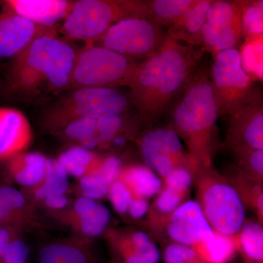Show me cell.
Listing matches in <instances>:
<instances>
[{"instance_id": "1", "label": "cell", "mask_w": 263, "mask_h": 263, "mask_svg": "<svg viewBox=\"0 0 263 263\" xmlns=\"http://www.w3.org/2000/svg\"><path fill=\"white\" fill-rule=\"evenodd\" d=\"M205 49L178 42L167 35L162 47L138 62L128 87L129 101L140 120L150 127L168 114L200 65Z\"/></svg>"}, {"instance_id": "2", "label": "cell", "mask_w": 263, "mask_h": 263, "mask_svg": "<svg viewBox=\"0 0 263 263\" xmlns=\"http://www.w3.org/2000/svg\"><path fill=\"white\" fill-rule=\"evenodd\" d=\"M78 51L57 33L33 40L13 57L7 88L11 94L32 99L49 91H66Z\"/></svg>"}, {"instance_id": "3", "label": "cell", "mask_w": 263, "mask_h": 263, "mask_svg": "<svg viewBox=\"0 0 263 263\" xmlns=\"http://www.w3.org/2000/svg\"><path fill=\"white\" fill-rule=\"evenodd\" d=\"M171 129L182 138L188 148L193 171L209 168L219 108L211 82L210 70L199 66L183 95L173 105Z\"/></svg>"}, {"instance_id": "4", "label": "cell", "mask_w": 263, "mask_h": 263, "mask_svg": "<svg viewBox=\"0 0 263 263\" xmlns=\"http://www.w3.org/2000/svg\"><path fill=\"white\" fill-rule=\"evenodd\" d=\"M148 0H78L60 32L65 37L89 44L121 21L148 19Z\"/></svg>"}, {"instance_id": "5", "label": "cell", "mask_w": 263, "mask_h": 263, "mask_svg": "<svg viewBox=\"0 0 263 263\" xmlns=\"http://www.w3.org/2000/svg\"><path fill=\"white\" fill-rule=\"evenodd\" d=\"M129 98L116 89L82 88L66 91L43 114V126L51 131L62 130L70 123L85 118L123 116L129 106Z\"/></svg>"}, {"instance_id": "6", "label": "cell", "mask_w": 263, "mask_h": 263, "mask_svg": "<svg viewBox=\"0 0 263 263\" xmlns=\"http://www.w3.org/2000/svg\"><path fill=\"white\" fill-rule=\"evenodd\" d=\"M138 62L100 46L87 44L78 51L68 90L127 86Z\"/></svg>"}, {"instance_id": "7", "label": "cell", "mask_w": 263, "mask_h": 263, "mask_svg": "<svg viewBox=\"0 0 263 263\" xmlns=\"http://www.w3.org/2000/svg\"><path fill=\"white\" fill-rule=\"evenodd\" d=\"M210 76L219 116L230 117L260 92L254 87L253 79L243 68L238 48L216 53Z\"/></svg>"}, {"instance_id": "8", "label": "cell", "mask_w": 263, "mask_h": 263, "mask_svg": "<svg viewBox=\"0 0 263 263\" xmlns=\"http://www.w3.org/2000/svg\"><path fill=\"white\" fill-rule=\"evenodd\" d=\"M167 32L146 18H129L114 24L103 35L89 43L110 50L136 62L149 58L158 51Z\"/></svg>"}, {"instance_id": "9", "label": "cell", "mask_w": 263, "mask_h": 263, "mask_svg": "<svg viewBox=\"0 0 263 263\" xmlns=\"http://www.w3.org/2000/svg\"><path fill=\"white\" fill-rule=\"evenodd\" d=\"M200 193L198 202L213 230L228 236L239 233L246 211L238 192L226 181L214 179L204 183Z\"/></svg>"}, {"instance_id": "10", "label": "cell", "mask_w": 263, "mask_h": 263, "mask_svg": "<svg viewBox=\"0 0 263 263\" xmlns=\"http://www.w3.org/2000/svg\"><path fill=\"white\" fill-rule=\"evenodd\" d=\"M202 47L213 57L219 52L238 48L243 38L241 1L214 0L202 29Z\"/></svg>"}, {"instance_id": "11", "label": "cell", "mask_w": 263, "mask_h": 263, "mask_svg": "<svg viewBox=\"0 0 263 263\" xmlns=\"http://www.w3.org/2000/svg\"><path fill=\"white\" fill-rule=\"evenodd\" d=\"M145 163L157 174L167 175L176 167L193 171L190 156L186 155L181 139L171 128L147 132L139 141Z\"/></svg>"}, {"instance_id": "12", "label": "cell", "mask_w": 263, "mask_h": 263, "mask_svg": "<svg viewBox=\"0 0 263 263\" xmlns=\"http://www.w3.org/2000/svg\"><path fill=\"white\" fill-rule=\"evenodd\" d=\"M228 140L235 151L263 150V104L260 92L230 116Z\"/></svg>"}, {"instance_id": "13", "label": "cell", "mask_w": 263, "mask_h": 263, "mask_svg": "<svg viewBox=\"0 0 263 263\" xmlns=\"http://www.w3.org/2000/svg\"><path fill=\"white\" fill-rule=\"evenodd\" d=\"M167 230L171 240L192 247L214 232L196 200L183 202L169 216Z\"/></svg>"}, {"instance_id": "14", "label": "cell", "mask_w": 263, "mask_h": 263, "mask_svg": "<svg viewBox=\"0 0 263 263\" xmlns=\"http://www.w3.org/2000/svg\"><path fill=\"white\" fill-rule=\"evenodd\" d=\"M57 32L55 28L36 25L3 10L0 12V59H13L33 40Z\"/></svg>"}, {"instance_id": "15", "label": "cell", "mask_w": 263, "mask_h": 263, "mask_svg": "<svg viewBox=\"0 0 263 263\" xmlns=\"http://www.w3.org/2000/svg\"><path fill=\"white\" fill-rule=\"evenodd\" d=\"M3 10L18 15L36 25L55 28L70 13L75 1L70 0H5Z\"/></svg>"}, {"instance_id": "16", "label": "cell", "mask_w": 263, "mask_h": 263, "mask_svg": "<svg viewBox=\"0 0 263 263\" xmlns=\"http://www.w3.org/2000/svg\"><path fill=\"white\" fill-rule=\"evenodd\" d=\"M32 127L21 110L0 108V160L22 153L32 140Z\"/></svg>"}, {"instance_id": "17", "label": "cell", "mask_w": 263, "mask_h": 263, "mask_svg": "<svg viewBox=\"0 0 263 263\" xmlns=\"http://www.w3.org/2000/svg\"><path fill=\"white\" fill-rule=\"evenodd\" d=\"M124 168L122 160L116 156L104 159L98 167L81 178L83 196L96 200L106 197L110 186L120 179Z\"/></svg>"}, {"instance_id": "18", "label": "cell", "mask_w": 263, "mask_h": 263, "mask_svg": "<svg viewBox=\"0 0 263 263\" xmlns=\"http://www.w3.org/2000/svg\"><path fill=\"white\" fill-rule=\"evenodd\" d=\"M213 2L214 0H198L176 24L167 29V35L183 44L201 47L202 29Z\"/></svg>"}, {"instance_id": "19", "label": "cell", "mask_w": 263, "mask_h": 263, "mask_svg": "<svg viewBox=\"0 0 263 263\" xmlns=\"http://www.w3.org/2000/svg\"><path fill=\"white\" fill-rule=\"evenodd\" d=\"M47 160L39 152L20 153L8 159V167L18 184L38 186L44 181Z\"/></svg>"}, {"instance_id": "20", "label": "cell", "mask_w": 263, "mask_h": 263, "mask_svg": "<svg viewBox=\"0 0 263 263\" xmlns=\"http://www.w3.org/2000/svg\"><path fill=\"white\" fill-rule=\"evenodd\" d=\"M120 179L126 183L133 197L149 199L160 193L163 181L148 166L133 165L124 167Z\"/></svg>"}, {"instance_id": "21", "label": "cell", "mask_w": 263, "mask_h": 263, "mask_svg": "<svg viewBox=\"0 0 263 263\" xmlns=\"http://www.w3.org/2000/svg\"><path fill=\"white\" fill-rule=\"evenodd\" d=\"M233 237L214 232L193 248L197 257L205 262L229 263L234 257L238 245Z\"/></svg>"}, {"instance_id": "22", "label": "cell", "mask_w": 263, "mask_h": 263, "mask_svg": "<svg viewBox=\"0 0 263 263\" xmlns=\"http://www.w3.org/2000/svg\"><path fill=\"white\" fill-rule=\"evenodd\" d=\"M124 263H159L160 254L157 245L144 232L137 231L121 249Z\"/></svg>"}, {"instance_id": "23", "label": "cell", "mask_w": 263, "mask_h": 263, "mask_svg": "<svg viewBox=\"0 0 263 263\" xmlns=\"http://www.w3.org/2000/svg\"><path fill=\"white\" fill-rule=\"evenodd\" d=\"M198 0H150L148 20L168 29L176 24Z\"/></svg>"}, {"instance_id": "24", "label": "cell", "mask_w": 263, "mask_h": 263, "mask_svg": "<svg viewBox=\"0 0 263 263\" xmlns=\"http://www.w3.org/2000/svg\"><path fill=\"white\" fill-rule=\"evenodd\" d=\"M69 176L82 178L90 171L98 167L101 162L92 151L84 147L74 146L62 152L57 159Z\"/></svg>"}, {"instance_id": "25", "label": "cell", "mask_w": 263, "mask_h": 263, "mask_svg": "<svg viewBox=\"0 0 263 263\" xmlns=\"http://www.w3.org/2000/svg\"><path fill=\"white\" fill-rule=\"evenodd\" d=\"M69 186L68 175L56 159L49 158L44 181L36 189L34 195L39 200H44L48 195L65 194Z\"/></svg>"}, {"instance_id": "26", "label": "cell", "mask_w": 263, "mask_h": 263, "mask_svg": "<svg viewBox=\"0 0 263 263\" xmlns=\"http://www.w3.org/2000/svg\"><path fill=\"white\" fill-rule=\"evenodd\" d=\"M245 258L252 262L262 263L263 228L254 221L245 222L238 239Z\"/></svg>"}, {"instance_id": "27", "label": "cell", "mask_w": 263, "mask_h": 263, "mask_svg": "<svg viewBox=\"0 0 263 263\" xmlns=\"http://www.w3.org/2000/svg\"><path fill=\"white\" fill-rule=\"evenodd\" d=\"M98 119L85 118L70 123L62 132L69 139L89 150L100 146L98 141Z\"/></svg>"}, {"instance_id": "28", "label": "cell", "mask_w": 263, "mask_h": 263, "mask_svg": "<svg viewBox=\"0 0 263 263\" xmlns=\"http://www.w3.org/2000/svg\"><path fill=\"white\" fill-rule=\"evenodd\" d=\"M40 263H92L82 249L66 243H53L41 250Z\"/></svg>"}, {"instance_id": "29", "label": "cell", "mask_w": 263, "mask_h": 263, "mask_svg": "<svg viewBox=\"0 0 263 263\" xmlns=\"http://www.w3.org/2000/svg\"><path fill=\"white\" fill-rule=\"evenodd\" d=\"M242 26L245 37L255 39L262 37L263 1H241Z\"/></svg>"}, {"instance_id": "30", "label": "cell", "mask_w": 263, "mask_h": 263, "mask_svg": "<svg viewBox=\"0 0 263 263\" xmlns=\"http://www.w3.org/2000/svg\"><path fill=\"white\" fill-rule=\"evenodd\" d=\"M25 204V198L16 189L0 186V226H6Z\"/></svg>"}, {"instance_id": "31", "label": "cell", "mask_w": 263, "mask_h": 263, "mask_svg": "<svg viewBox=\"0 0 263 263\" xmlns=\"http://www.w3.org/2000/svg\"><path fill=\"white\" fill-rule=\"evenodd\" d=\"M110 219L108 209L98 202L94 210L81 218V229L83 233L89 236H98L107 228Z\"/></svg>"}, {"instance_id": "32", "label": "cell", "mask_w": 263, "mask_h": 263, "mask_svg": "<svg viewBox=\"0 0 263 263\" xmlns=\"http://www.w3.org/2000/svg\"><path fill=\"white\" fill-rule=\"evenodd\" d=\"M107 196L116 212L124 214L127 212L133 195L126 183L119 179L109 189Z\"/></svg>"}, {"instance_id": "33", "label": "cell", "mask_w": 263, "mask_h": 263, "mask_svg": "<svg viewBox=\"0 0 263 263\" xmlns=\"http://www.w3.org/2000/svg\"><path fill=\"white\" fill-rule=\"evenodd\" d=\"M155 200V206L159 212L170 216L183 202L186 195L164 186Z\"/></svg>"}, {"instance_id": "34", "label": "cell", "mask_w": 263, "mask_h": 263, "mask_svg": "<svg viewBox=\"0 0 263 263\" xmlns=\"http://www.w3.org/2000/svg\"><path fill=\"white\" fill-rule=\"evenodd\" d=\"M197 258L193 247L176 242L167 246L164 251L165 263H190Z\"/></svg>"}, {"instance_id": "35", "label": "cell", "mask_w": 263, "mask_h": 263, "mask_svg": "<svg viewBox=\"0 0 263 263\" xmlns=\"http://www.w3.org/2000/svg\"><path fill=\"white\" fill-rule=\"evenodd\" d=\"M193 183L192 171L186 167H178L163 179L164 186L186 195Z\"/></svg>"}, {"instance_id": "36", "label": "cell", "mask_w": 263, "mask_h": 263, "mask_svg": "<svg viewBox=\"0 0 263 263\" xmlns=\"http://www.w3.org/2000/svg\"><path fill=\"white\" fill-rule=\"evenodd\" d=\"M236 152L249 172L258 179H262L263 150H243Z\"/></svg>"}, {"instance_id": "37", "label": "cell", "mask_w": 263, "mask_h": 263, "mask_svg": "<svg viewBox=\"0 0 263 263\" xmlns=\"http://www.w3.org/2000/svg\"><path fill=\"white\" fill-rule=\"evenodd\" d=\"M29 256L28 246L22 240L13 239L10 242L0 259L3 263H26Z\"/></svg>"}, {"instance_id": "38", "label": "cell", "mask_w": 263, "mask_h": 263, "mask_svg": "<svg viewBox=\"0 0 263 263\" xmlns=\"http://www.w3.org/2000/svg\"><path fill=\"white\" fill-rule=\"evenodd\" d=\"M150 204L148 199L133 197L127 212L134 219H141L149 212Z\"/></svg>"}, {"instance_id": "39", "label": "cell", "mask_w": 263, "mask_h": 263, "mask_svg": "<svg viewBox=\"0 0 263 263\" xmlns=\"http://www.w3.org/2000/svg\"><path fill=\"white\" fill-rule=\"evenodd\" d=\"M98 202L95 199L91 198L86 196L79 197L75 202L74 209L76 214L79 217L82 218L86 214H89L91 211L94 210L95 208L97 206Z\"/></svg>"}, {"instance_id": "40", "label": "cell", "mask_w": 263, "mask_h": 263, "mask_svg": "<svg viewBox=\"0 0 263 263\" xmlns=\"http://www.w3.org/2000/svg\"><path fill=\"white\" fill-rule=\"evenodd\" d=\"M44 200L48 207L57 210L64 209L68 203V199L65 194L48 195Z\"/></svg>"}, {"instance_id": "41", "label": "cell", "mask_w": 263, "mask_h": 263, "mask_svg": "<svg viewBox=\"0 0 263 263\" xmlns=\"http://www.w3.org/2000/svg\"><path fill=\"white\" fill-rule=\"evenodd\" d=\"M13 238V233L8 226H0V257Z\"/></svg>"}, {"instance_id": "42", "label": "cell", "mask_w": 263, "mask_h": 263, "mask_svg": "<svg viewBox=\"0 0 263 263\" xmlns=\"http://www.w3.org/2000/svg\"><path fill=\"white\" fill-rule=\"evenodd\" d=\"M126 141H127V138H126L125 136L119 135V136L114 138L113 141H112L110 143H114L115 146L120 147L125 144Z\"/></svg>"}, {"instance_id": "43", "label": "cell", "mask_w": 263, "mask_h": 263, "mask_svg": "<svg viewBox=\"0 0 263 263\" xmlns=\"http://www.w3.org/2000/svg\"><path fill=\"white\" fill-rule=\"evenodd\" d=\"M190 263H206L204 262V261H202V259H200V258H197L196 259H195V260L193 261V262Z\"/></svg>"}, {"instance_id": "44", "label": "cell", "mask_w": 263, "mask_h": 263, "mask_svg": "<svg viewBox=\"0 0 263 263\" xmlns=\"http://www.w3.org/2000/svg\"><path fill=\"white\" fill-rule=\"evenodd\" d=\"M245 262L246 263H257V262H252V261L248 260V259H245Z\"/></svg>"}]
</instances>
